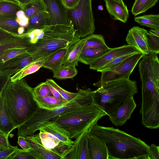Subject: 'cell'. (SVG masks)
<instances>
[{"mask_svg": "<svg viewBox=\"0 0 159 159\" xmlns=\"http://www.w3.org/2000/svg\"><path fill=\"white\" fill-rule=\"evenodd\" d=\"M144 55L142 53L133 54L116 66L102 72L100 79L94 83L93 85L96 87H99L102 84L108 82L129 79L130 75L139 61Z\"/></svg>", "mask_w": 159, "mask_h": 159, "instance_id": "10", "label": "cell"}, {"mask_svg": "<svg viewBox=\"0 0 159 159\" xmlns=\"http://www.w3.org/2000/svg\"><path fill=\"white\" fill-rule=\"evenodd\" d=\"M150 62L151 68L155 78L159 79V62L157 54L150 53Z\"/></svg>", "mask_w": 159, "mask_h": 159, "instance_id": "42", "label": "cell"}, {"mask_svg": "<svg viewBox=\"0 0 159 159\" xmlns=\"http://www.w3.org/2000/svg\"><path fill=\"white\" fill-rule=\"evenodd\" d=\"M35 98L40 107L47 109H54L65 105L68 102L54 96H41L35 94Z\"/></svg>", "mask_w": 159, "mask_h": 159, "instance_id": "27", "label": "cell"}, {"mask_svg": "<svg viewBox=\"0 0 159 159\" xmlns=\"http://www.w3.org/2000/svg\"><path fill=\"white\" fill-rule=\"evenodd\" d=\"M34 44L27 32L14 33L0 29V55L6 50L19 47L29 48Z\"/></svg>", "mask_w": 159, "mask_h": 159, "instance_id": "12", "label": "cell"}, {"mask_svg": "<svg viewBox=\"0 0 159 159\" xmlns=\"http://www.w3.org/2000/svg\"><path fill=\"white\" fill-rule=\"evenodd\" d=\"M77 41L73 42L67 47L60 50L49 56L45 60L42 67L49 69L53 72L55 71L62 66L72 45Z\"/></svg>", "mask_w": 159, "mask_h": 159, "instance_id": "20", "label": "cell"}, {"mask_svg": "<svg viewBox=\"0 0 159 159\" xmlns=\"http://www.w3.org/2000/svg\"><path fill=\"white\" fill-rule=\"evenodd\" d=\"M87 132L83 133L75 139L72 146L62 154V159H90L87 145Z\"/></svg>", "mask_w": 159, "mask_h": 159, "instance_id": "16", "label": "cell"}, {"mask_svg": "<svg viewBox=\"0 0 159 159\" xmlns=\"http://www.w3.org/2000/svg\"><path fill=\"white\" fill-rule=\"evenodd\" d=\"M8 159H38V157L32 148L28 150L18 148Z\"/></svg>", "mask_w": 159, "mask_h": 159, "instance_id": "37", "label": "cell"}, {"mask_svg": "<svg viewBox=\"0 0 159 159\" xmlns=\"http://www.w3.org/2000/svg\"><path fill=\"white\" fill-rule=\"evenodd\" d=\"M149 159H159V152L157 146L151 144L149 146Z\"/></svg>", "mask_w": 159, "mask_h": 159, "instance_id": "46", "label": "cell"}, {"mask_svg": "<svg viewBox=\"0 0 159 159\" xmlns=\"http://www.w3.org/2000/svg\"><path fill=\"white\" fill-rule=\"evenodd\" d=\"M17 143L24 150H28L32 148L31 145L24 136H18Z\"/></svg>", "mask_w": 159, "mask_h": 159, "instance_id": "45", "label": "cell"}, {"mask_svg": "<svg viewBox=\"0 0 159 159\" xmlns=\"http://www.w3.org/2000/svg\"><path fill=\"white\" fill-rule=\"evenodd\" d=\"M18 148L17 146H12L9 148L0 150V159H8Z\"/></svg>", "mask_w": 159, "mask_h": 159, "instance_id": "44", "label": "cell"}, {"mask_svg": "<svg viewBox=\"0 0 159 159\" xmlns=\"http://www.w3.org/2000/svg\"><path fill=\"white\" fill-rule=\"evenodd\" d=\"M39 137L43 146L49 150H55L61 142L52 134L39 130Z\"/></svg>", "mask_w": 159, "mask_h": 159, "instance_id": "33", "label": "cell"}, {"mask_svg": "<svg viewBox=\"0 0 159 159\" xmlns=\"http://www.w3.org/2000/svg\"><path fill=\"white\" fill-rule=\"evenodd\" d=\"M15 129L5 107L3 101L0 97V130L9 136Z\"/></svg>", "mask_w": 159, "mask_h": 159, "instance_id": "26", "label": "cell"}, {"mask_svg": "<svg viewBox=\"0 0 159 159\" xmlns=\"http://www.w3.org/2000/svg\"><path fill=\"white\" fill-rule=\"evenodd\" d=\"M77 73L75 66H61L53 72V77L58 79H72Z\"/></svg>", "mask_w": 159, "mask_h": 159, "instance_id": "35", "label": "cell"}, {"mask_svg": "<svg viewBox=\"0 0 159 159\" xmlns=\"http://www.w3.org/2000/svg\"><path fill=\"white\" fill-rule=\"evenodd\" d=\"M92 0H80L75 8L66 9L75 36L80 39L92 34L95 30Z\"/></svg>", "mask_w": 159, "mask_h": 159, "instance_id": "7", "label": "cell"}, {"mask_svg": "<svg viewBox=\"0 0 159 159\" xmlns=\"http://www.w3.org/2000/svg\"><path fill=\"white\" fill-rule=\"evenodd\" d=\"M40 130L52 134L61 142L70 145L73 144L74 141L71 140L69 134L56 122L51 123Z\"/></svg>", "mask_w": 159, "mask_h": 159, "instance_id": "22", "label": "cell"}, {"mask_svg": "<svg viewBox=\"0 0 159 159\" xmlns=\"http://www.w3.org/2000/svg\"><path fill=\"white\" fill-rule=\"evenodd\" d=\"M116 0L117 1H118V2H121L122 1H123V0Z\"/></svg>", "mask_w": 159, "mask_h": 159, "instance_id": "53", "label": "cell"}, {"mask_svg": "<svg viewBox=\"0 0 159 159\" xmlns=\"http://www.w3.org/2000/svg\"><path fill=\"white\" fill-rule=\"evenodd\" d=\"M101 49L93 48H83L79 58L78 61L90 65L94 61L111 50Z\"/></svg>", "mask_w": 159, "mask_h": 159, "instance_id": "24", "label": "cell"}, {"mask_svg": "<svg viewBox=\"0 0 159 159\" xmlns=\"http://www.w3.org/2000/svg\"><path fill=\"white\" fill-rule=\"evenodd\" d=\"M29 48L26 47H19L6 50L0 55V64L26 52Z\"/></svg>", "mask_w": 159, "mask_h": 159, "instance_id": "38", "label": "cell"}, {"mask_svg": "<svg viewBox=\"0 0 159 159\" xmlns=\"http://www.w3.org/2000/svg\"><path fill=\"white\" fill-rule=\"evenodd\" d=\"M86 41L85 38H82L73 44L64 60L62 66H78L79 58L83 48Z\"/></svg>", "mask_w": 159, "mask_h": 159, "instance_id": "21", "label": "cell"}, {"mask_svg": "<svg viewBox=\"0 0 159 159\" xmlns=\"http://www.w3.org/2000/svg\"><path fill=\"white\" fill-rule=\"evenodd\" d=\"M35 62H32L21 69L11 77L10 80L12 82L23 79L26 76L33 74L37 71L42 65L45 60L48 57Z\"/></svg>", "mask_w": 159, "mask_h": 159, "instance_id": "28", "label": "cell"}, {"mask_svg": "<svg viewBox=\"0 0 159 159\" xmlns=\"http://www.w3.org/2000/svg\"><path fill=\"white\" fill-rule=\"evenodd\" d=\"M46 57L33 56L27 52L22 53L0 64V78L6 80L30 63Z\"/></svg>", "mask_w": 159, "mask_h": 159, "instance_id": "11", "label": "cell"}, {"mask_svg": "<svg viewBox=\"0 0 159 159\" xmlns=\"http://www.w3.org/2000/svg\"><path fill=\"white\" fill-rule=\"evenodd\" d=\"M137 82L125 79L102 84L92 94V103L108 115L128 98L138 93Z\"/></svg>", "mask_w": 159, "mask_h": 159, "instance_id": "4", "label": "cell"}, {"mask_svg": "<svg viewBox=\"0 0 159 159\" xmlns=\"http://www.w3.org/2000/svg\"><path fill=\"white\" fill-rule=\"evenodd\" d=\"M25 16L29 18L41 12L47 11L43 0H32L23 8Z\"/></svg>", "mask_w": 159, "mask_h": 159, "instance_id": "29", "label": "cell"}, {"mask_svg": "<svg viewBox=\"0 0 159 159\" xmlns=\"http://www.w3.org/2000/svg\"><path fill=\"white\" fill-rule=\"evenodd\" d=\"M157 148H158L159 152V146H157Z\"/></svg>", "mask_w": 159, "mask_h": 159, "instance_id": "54", "label": "cell"}, {"mask_svg": "<svg viewBox=\"0 0 159 159\" xmlns=\"http://www.w3.org/2000/svg\"><path fill=\"white\" fill-rule=\"evenodd\" d=\"M32 0H20V3L22 7Z\"/></svg>", "mask_w": 159, "mask_h": 159, "instance_id": "49", "label": "cell"}, {"mask_svg": "<svg viewBox=\"0 0 159 159\" xmlns=\"http://www.w3.org/2000/svg\"><path fill=\"white\" fill-rule=\"evenodd\" d=\"M35 95L41 96H53L46 81L41 83L33 88Z\"/></svg>", "mask_w": 159, "mask_h": 159, "instance_id": "41", "label": "cell"}, {"mask_svg": "<svg viewBox=\"0 0 159 159\" xmlns=\"http://www.w3.org/2000/svg\"><path fill=\"white\" fill-rule=\"evenodd\" d=\"M155 84L157 92L159 94V79L155 77Z\"/></svg>", "mask_w": 159, "mask_h": 159, "instance_id": "50", "label": "cell"}, {"mask_svg": "<svg viewBox=\"0 0 159 159\" xmlns=\"http://www.w3.org/2000/svg\"><path fill=\"white\" fill-rule=\"evenodd\" d=\"M88 133L104 142L109 159H149V146L140 139L113 127L93 125Z\"/></svg>", "mask_w": 159, "mask_h": 159, "instance_id": "1", "label": "cell"}, {"mask_svg": "<svg viewBox=\"0 0 159 159\" xmlns=\"http://www.w3.org/2000/svg\"><path fill=\"white\" fill-rule=\"evenodd\" d=\"M106 115L104 111L92 103L66 113L55 122L65 129L71 139H75Z\"/></svg>", "mask_w": 159, "mask_h": 159, "instance_id": "5", "label": "cell"}, {"mask_svg": "<svg viewBox=\"0 0 159 159\" xmlns=\"http://www.w3.org/2000/svg\"><path fill=\"white\" fill-rule=\"evenodd\" d=\"M49 14L48 29L64 32L74 31L62 0H43Z\"/></svg>", "mask_w": 159, "mask_h": 159, "instance_id": "9", "label": "cell"}, {"mask_svg": "<svg viewBox=\"0 0 159 159\" xmlns=\"http://www.w3.org/2000/svg\"><path fill=\"white\" fill-rule=\"evenodd\" d=\"M32 149L37 153L38 159H62L61 154L55 150H49L46 148L41 142L39 134L25 137Z\"/></svg>", "mask_w": 159, "mask_h": 159, "instance_id": "17", "label": "cell"}, {"mask_svg": "<svg viewBox=\"0 0 159 159\" xmlns=\"http://www.w3.org/2000/svg\"><path fill=\"white\" fill-rule=\"evenodd\" d=\"M136 106L133 96L128 98L108 115L110 121L115 125H123L130 119Z\"/></svg>", "mask_w": 159, "mask_h": 159, "instance_id": "14", "label": "cell"}, {"mask_svg": "<svg viewBox=\"0 0 159 159\" xmlns=\"http://www.w3.org/2000/svg\"><path fill=\"white\" fill-rule=\"evenodd\" d=\"M142 101L140 113L142 123L150 129L159 128V94L157 89L142 90Z\"/></svg>", "mask_w": 159, "mask_h": 159, "instance_id": "8", "label": "cell"}, {"mask_svg": "<svg viewBox=\"0 0 159 159\" xmlns=\"http://www.w3.org/2000/svg\"><path fill=\"white\" fill-rule=\"evenodd\" d=\"M0 29L14 33L25 32V29L20 25L16 17L6 15H0Z\"/></svg>", "mask_w": 159, "mask_h": 159, "instance_id": "23", "label": "cell"}, {"mask_svg": "<svg viewBox=\"0 0 159 159\" xmlns=\"http://www.w3.org/2000/svg\"><path fill=\"white\" fill-rule=\"evenodd\" d=\"M158 0H135L133 5L131 12L136 16L146 12L155 5Z\"/></svg>", "mask_w": 159, "mask_h": 159, "instance_id": "34", "label": "cell"}, {"mask_svg": "<svg viewBox=\"0 0 159 159\" xmlns=\"http://www.w3.org/2000/svg\"><path fill=\"white\" fill-rule=\"evenodd\" d=\"M46 83L47 84L53 96L57 98L64 99L62 98L60 93H59V92L57 91V90L56 89H55L54 87H53L49 84L47 83Z\"/></svg>", "mask_w": 159, "mask_h": 159, "instance_id": "48", "label": "cell"}, {"mask_svg": "<svg viewBox=\"0 0 159 159\" xmlns=\"http://www.w3.org/2000/svg\"><path fill=\"white\" fill-rule=\"evenodd\" d=\"M10 77L5 80L0 91V97L16 128L31 118L39 106L36 101L33 88L23 78L14 82Z\"/></svg>", "mask_w": 159, "mask_h": 159, "instance_id": "2", "label": "cell"}, {"mask_svg": "<svg viewBox=\"0 0 159 159\" xmlns=\"http://www.w3.org/2000/svg\"><path fill=\"white\" fill-rule=\"evenodd\" d=\"M135 21L141 25L153 30L159 29V15H148L134 18Z\"/></svg>", "mask_w": 159, "mask_h": 159, "instance_id": "32", "label": "cell"}, {"mask_svg": "<svg viewBox=\"0 0 159 159\" xmlns=\"http://www.w3.org/2000/svg\"><path fill=\"white\" fill-rule=\"evenodd\" d=\"M147 31L138 26H134L128 31L126 38L127 43L144 55L149 54L148 43Z\"/></svg>", "mask_w": 159, "mask_h": 159, "instance_id": "15", "label": "cell"}, {"mask_svg": "<svg viewBox=\"0 0 159 159\" xmlns=\"http://www.w3.org/2000/svg\"></svg>", "mask_w": 159, "mask_h": 159, "instance_id": "55", "label": "cell"}, {"mask_svg": "<svg viewBox=\"0 0 159 159\" xmlns=\"http://www.w3.org/2000/svg\"><path fill=\"white\" fill-rule=\"evenodd\" d=\"M49 14L48 11L40 13L29 19L25 32L35 29H41L48 27L49 21Z\"/></svg>", "mask_w": 159, "mask_h": 159, "instance_id": "25", "label": "cell"}, {"mask_svg": "<svg viewBox=\"0 0 159 159\" xmlns=\"http://www.w3.org/2000/svg\"><path fill=\"white\" fill-rule=\"evenodd\" d=\"M21 10H23V7L18 2L11 0H0V15L16 17L18 12Z\"/></svg>", "mask_w": 159, "mask_h": 159, "instance_id": "30", "label": "cell"}, {"mask_svg": "<svg viewBox=\"0 0 159 159\" xmlns=\"http://www.w3.org/2000/svg\"><path fill=\"white\" fill-rule=\"evenodd\" d=\"M80 39L75 36L74 31L64 32L45 28L43 37L30 47L27 52L33 56L46 57Z\"/></svg>", "mask_w": 159, "mask_h": 159, "instance_id": "6", "label": "cell"}, {"mask_svg": "<svg viewBox=\"0 0 159 159\" xmlns=\"http://www.w3.org/2000/svg\"><path fill=\"white\" fill-rule=\"evenodd\" d=\"M46 82L49 84L55 89L60 93L62 98L67 102L70 101L74 98L77 95L78 92L73 93L68 92L60 87L58 84L52 79H47Z\"/></svg>", "mask_w": 159, "mask_h": 159, "instance_id": "39", "label": "cell"}, {"mask_svg": "<svg viewBox=\"0 0 159 159\" xmlns=\"http://www.w3.org/2000/svg\"><path fill=\"white\" fill-rule=\"evenodd\" d=\"M92 103L91 92L88 90L80 89L77 96L65 105L51 110L39 107L31 118L17 128V135L25 137L32 136L36 131L55 122L66 113Z\"/></svg>", "mask_w": 159, "mask_h": 159, "instance_id": "3", "label": "cell"}, {"mask_svg": "<svg viewBox=\"0 0 159 159\" xmlns=\"http://www.w3.org/2000/svg\"><path fill=\"white\" fill-rule=\"evenodd\" d=\"M11 0L13 1H15V2H18V3H20V0Z\"/></svg>", "mask_w": 159, "mask_h": 159, "instance_id": "52", "label": "cell"}, {"mask_svg": "<svg viewBox=\"0 0 159 159\" xmlns=\"http://www.w3.org/2000/svg\"><path fill=\"white\" fill-rule=\"evenodd\" d=\"M133 54L123 55L118 57L97 71L102 73L111 69L119 65L124 60Z\"/></svg>", "mask_w": 159, "mask_h": 159, "instance_id": "40", "label": "cell"}, {"mask_svg": "<svg viewBox=\"0 0 159 159\" xmlns=\"http://www.w3.org/2000/svg\"><path fill=\"white\" fill-rule=\"evenodd\" d=\"M148 43L150 53H159V29H151L147 34Z\"/></svg>", "mask_w": 159, "mask_h": 159, "instance_id": "36", "label": "cell"}, {"mask_svg": "<svg viewBox=\"0 0 159 159\" xmlns=\"http://www.w3.org/2000/svg\"><path fill=\"white\" fill-rule=\"evenodd\" d=\"M8 136L0 130V150L9 148L12 146L8 139Z\"/></svg>", "mask_w": 159, "mask_h": 159, "instance_id": "43", "label": "cell"}, {"mask_svg": "<svg viewBox=\"0 0 159 159\" xmlns=\"http://www.w3.org/2000/svg\"><path fill=\"white\" fill-rule=\"evenodd\" d=\"M85 38L86 41L83 48H93L107 49L110 48L106 45L102 35L92 34Z\"/></svg>", "mask_w": 159, "mask_h": 159, "instance_id": "31", "label": "cell"}, {"mask_svg": "<svg viewBox=\"0 0 159 159\" xmlns=\"http://www.w3.org/2000/svg\"><path fill=\"white\" fill-rule=\"evenodd\" d=\"M80 0H62L66 9H72L76 7Z\"/></svg>", "mask_w": 159, "mask_h": 159, "instance_id": "47", "label": "cell"}, {"mask_svg": "<svg viewBox=\"0 0 159 159\" xmlns=\"http://www.w3.org/2000/svg\"><path fill=\"white\" fill-rule=\"evenodd\" d=\"M87 138L90 159H109L107 146L104 142L88 132Z\"/></svg>", "mask_w": 159, "mask_h": 159, "instance_id": "18", "label": "cell"}, {"mask_svg": "<svg viewBox=\"0 0 159 159\" xmlns=\"http://www.w3.org/2000/svg\"><path fill=\"white\" fill-rule=\"evenodd\" d=\"M106 8L111 18L125 23L129 17V12L126 6L123 1L104 0Z\"/></svg>", "mask_w": 159, "mask_h": 159, "instance_id": "19", "label": "cell"}, {"mask_svg": "<svg viewBox=\"0 0 159 159\" xmlns=\"http://www.w3.org/2000/svg\"><path fill=\"white\" fill-rule=\"evenodd\" d=\"M139 53L141 52L134 47L129 44L111 48L110 51L94 61L89 65V68L97 71L118 57Z\"/></svg>", "mask_w": 159, "mask_h": 159, "instance_id": "13", "label": "cell"}, {"mask_svg": "<svg viewBox=\"0 0 159 159\" xmlns=\"http://www.w3.org/2000/svg\"><path fill=\"white\" fill-rule=\"evenodd\" d=\"M98 9L99 10L102 11L103 9V8L102 6L99 5L98 7Z\"/></svg>", "mask_w": 159, "mask_h": 159, "instance_id": "51", "label": "cell"}]
</instances>
